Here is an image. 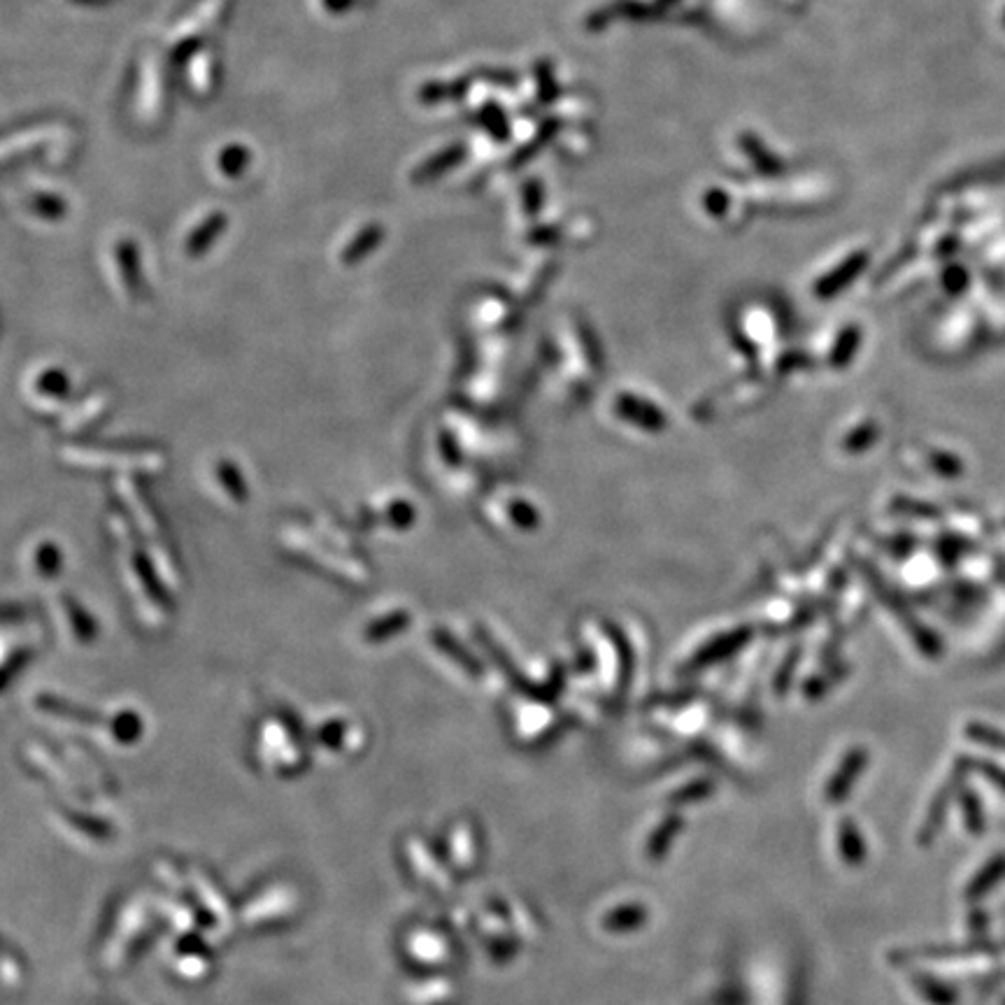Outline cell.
Listing matches in <instances>:
<instances>
[{"label": "cell", "instance_id": "cell-1", "mask_svg": "<svg viewBox=\"0 0 1005 1005\" xmlns=\"http://www.w3.org/2000/svg\"><path fill=\"white\" fill-rule=\"evenodd\" d=\"M1001 880H1005V854H996V857L975 875L971 885L966 887V898L968 901H978V898L992 892Z\"/></svg>", "mask_w": 1005, "mask_h": 1005}, {"label": "cell", "instance_id": "cell-2", "mask_svg": "<svg viewBox=\"0 0 1005 1005\" xmlns=\"http://www.w3.org/2000/svg\"><path fill=\"white\" fill-rule=\"evenodd\" d=\"M917 989H919V994H922L926 1001H931L933 1005H954V1001H957V994H954L950 987L940 985V982H936V980H926V978L917 980Z\"/></svg>", "mask_w": 1005, "mask_h": 1005}, {"label": "cell", "instance_id": "cell-4", "mask_svg": "<svg viewBox=\"0 0 1005 1005\" xmlns=\"http://www.w3.org/2000/svg\"><path fill=\"white\" fill-rule=\"evenodd\" d=\"M985 775H989V780H992L996 784V787H999L1003 791V794H1005V773L1003 771H999V768L989 766V768H985Z\"/></svg>", "mask_w": 1005, "mask_h": 1005}, {"label": "cell", "instance_id": "cell-3", "mask_svg": "<svg viewBox=\"0 0 1005 1005\" xmlns=\"http://www.w3.org/2000/svg\"><path fill=\"white\" fill-rule=\"evenodd\" d=\"M961 808H964V817H966V826H968V831L980 833L982 829H985V822H982V810H980V803L975 801V796H973V794H968L966 801H961Z\"/></svg>", "mask_w": 1005, "mask_h": 1005}]
</instances>
